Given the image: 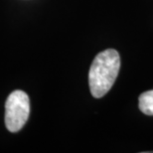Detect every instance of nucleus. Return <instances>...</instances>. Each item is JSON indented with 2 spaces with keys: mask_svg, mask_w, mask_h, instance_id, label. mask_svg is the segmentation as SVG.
<instances>
[{
  "mask_svg": "<svg viewBox=\"0 0 153 153\" xmlns=\"http://www.w3.org/2000/svg\"><path fill=\"white\" fill-rule=\"evenodd\" d=\"M120 69V57L114 49L100 52L94 59L88 72V85L91 96L100 99L114 85Z\"/></svg>",
  "mask_w": 153,
  "mask_h": 153,
  "instance_id": "f257e3e1",
  "label": "nucleus"
},
{
  "mask_svg": "<svg viewBox=\"0 0 153 153\" xmlns=\"http://www.w3.org/2000/svg\"><path fill=\"white\" fill-rule=\"evenodd\" d=\"M30 114V100L25 91L17 90L5 102V125L10 132H17L25 125Z\"/></svg>",
  "mask_w": 153,
  "mask_h": 153,
  "instance_id": "f03ea898",
  "label": "nucleus"
},
{
  "mask_svg": "<svg viewBox=\"0 0 153 153\" xmlns=\"http://www.w3.org/2000/svg\"><path fill=\"white\" fill-rule=\"evenodd\" d=\"M138 100L140 111L146 115H153V90L142 93Z\"/></svg>",
  "mask_w": 153,
  "mask_h": 153,
  "instance_id": "7ed1b4c3",
  "label": "nucleus"
}]
</instances>
